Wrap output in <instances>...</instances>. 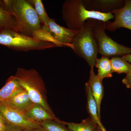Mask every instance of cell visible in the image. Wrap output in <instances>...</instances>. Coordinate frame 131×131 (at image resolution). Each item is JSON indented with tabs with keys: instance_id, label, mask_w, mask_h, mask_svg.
Returning a JSON list of instances; mask_svg holds the SVG:
<instances>
[{
	"instance_id": "obj_1",
	"label": "cell",
	"mask_w": 131,
	"mask_h": 131,
	"mask_svg": "<svg viewBox=\"0 0 131 131\" xmlns=\"http://www.w3.org/2000/svg\"><path fill=\"white\" fill-rule=\"evenodd\" d=\"M62 18L68 28L78 31L86 20L94 19L106 22L114 18L112 13L105 14L88 10L83 0H66L62 6Z\"/></svg>"
},
{
	"instance_id": "obj_2",
	"label": "cell",
	"mask_w": 131,
	"mask_h": 131,
	"mask_svg": "<svg viewBox=\"0 0 131 131\" xmlns=\"http://www.w3.org/2000/svg\"><path fill=\"white\" fill-rule=\"evenodd\" d=\"M14 76L27 91L34 103L39 104L49 113L55 115L47 102L43 80L37 71L33 69L18 68Z\"/></svg>"
},
{
	"instance_id": "obj_3",
	"label": "cell",
	"mask_w": 131,
	"mask_h": 131,
	"mask_svg": "<svg viewBox=\"0 0 131 131\" xmlns=\"http://www.w3.org/2000/svg\"><path fill=\"white\" fill-rule=\"evenodd\" d=\"M95 19H89L77 32L72 43L73 50L78 56L94 67L98 53L97 41L93 30Z\"/></svg>"
},
{
	"instance_id": "obj_4",
	"label": "cell",
	"mask_w": 131,
	"mask_h": 131,
	"mask_svg": "<svg viewBox=\"0 0 131 131\" xmlns=\"http://www.w3.org/2000/svg\"><path fill=\"white\" fill-rule=\"evenodd\" d=\"M11 13L16 19L18 31L33 38L43 25L34 8L27 0H13Z\"/></svg>"
},
{
	"instance_id": "obj_5",
	"label": "cell",
	"mask_w": 131,
	"mask_h": 131,
	"mask_svg": "<svg viewBox=\"0 0 131 131\" xmlns=\"http://www.w3.org/2000/svg\"><path fill=\"white\" fill-rule=\"evenodd\" d=\"M0 45L21 51L43 50L58 47L53 42L39 40L8 28H0Z\"/></svg>"
},
{
	"instance_id": "obj_6",
	"label": "cell",
	"mask_w": 131,
	"mask_h": 131,
	"mask_svg": "<svg viewBox=\"0 0 131 131\" xmlns=\"http://www.w3.org/2000/svg\"><path fill=\"white\" fill-rule=\"evenodd\" d=\"M105 30V22L95 19L93 30L98 44V53L108 58L131 54V48L113 40L106 34Z\"/></svg>"
},
{
	"instance_id": "obj_7",
	"label": "cell",
	"mask_w": 131,
	"mask_h": 131,
	"mask_svg": "<svg viewBox=\"0 0 131 131\" xmlns=\"http://www.w3.org/2000/svg\"><path fill=\"white\" fill-rule=\"evenodd\" d=\"M0 116L6 123L23 129H35L40 127L39 123L31 120L22 112L6 102H0Z\"/></svg>"
},
{
	"instance_id": "obj_8",
	"label": "cell",
	"mask_w": 131,
	"mask_h": 131,
	"mask_svg": "<svg viewBox=\"0 0 131 131\" xmlns=\"http://www.w3.org/2000/svg\"><path fill=\"white\" fill-rule=\"evenodd\" d=\"M42 29L49 33L59 47L68 46L73 49L72 43L78 31L59 25L50 18L48 26H43Z\"/></svg>"
},
{
	"instance_id": "obj_9",
	"label": "cell",
	"mask_w": 131,
	"mask_h": 131,
	"mask_svg": "<svg viewBox=\"0 0 131 131\" xmlns=\"http://www.w3.org/2000/svg\"><path fill=\"white\" fill-rule=\"evenodd\" d=\"M114 15V21L105 22L106 30L114 31L124 27L131 30V0L125 1L124 6L112 13Z\"/></svg>"
},
{
	"instance_id": "obj_10",
	"label": "cell",
	"mask_w": 131,
	"mask_h": 131,
	"mask_svg": "<svg viewBox=\"0 0 131 131\" xmlns=\"http://www.w3.org/2000/svg\"><path fill=\"white\" fill-rule=\"evenodd\" d=\"M88 10L102 13H112L124 6L125 1L121 0H83Z\"/></svg>"
},
{
	"instance_id": "obj_11",
	"label": "cell",
	"mask_w": 131,
	"mask_h": 131,
	"mask_svg": "<svg viewBox=\"0 0 131 131\" xmlns=\"http://www.w3.org/2000/svg\"><path fill=\"white\" fill-rule=\"evenodd\" d=\"M87 83L90 87L92 95L97 105L98 115L101 118V105L104 95V88L102 81L95 74L93 66L90 67L89 80Z\"/></svg>"
},
{
	"instance_id": "obj_12",
	"label": "cell",
	"mask_w": 131,
	"mask_h": 131,
	"mask_svg": "<svg viewBox=\"0 0 131 131\" xmlns=\"http://www.w3.org/2000/svg\"><path fill=\"white\" fill-rule=\"evenodd\" d=\"M24 113L29 119L38 123L50 120L61 121L55 115L49 113L42 106L36 103H33Z\"/></svg>"
},
{
	"instance_id": "obj_13",
	"label": "cell",
	"mask_w": 131,
	"mask_h": 131,
	"mask_svg": "<svg viewBox=\"0 0 131 131\" xmlns=\"http://www.w3.org/2000/svg\"><path fill=\"white\" fill-rule=\"evenodd\" d=\"M5 101L24 113L34 103L28 93L25 89L17 93Z\"/></svg>"
},
{
	"instance_id": "obj_14",
	"label": "cell",
	"mask_w": 131,
	"mask_h": 131,
	"mask_svg": "<svg viewBox=\"0 0 131 131\" xmlns=\"http://www.w3.org/2000/svg\"><path fill=\"white\" fill-rule=\"evenodd\" d=\"M85 91L87 96V108L90 117L98 125L101 131H106L101 122V118L98 115V109L96 102L92 95L90 87L88 83L85 84Z\"/></svg>"
},
{
	"instance_id": "obj_15",
	"label": "cell",
	"mask_w": 131,
	"mask_h": 131,
	"mask_svg": "<svg viewBox=\"0 0 131 131\" xmlns=\"http://www.w3.org/2000/svg\"><path fill=\"white\" fill-rule=\"evenodd\" d=\"M24 89L15 77L11 76L8 79L5 85L0 89V102L7 100Z\"/></svg>"
},
{
	"instance_id": "obj_16",
	"label": "cell",
	"mask_w": 131,
	"mask_h": 131,
	"mask_svg": "<svg viewBox=\"0 0 131 131\" xmlns=\"http://www.w3.org/2000/svg\"><path fill=\"white\" fill-rule=\"evenodd\" d=\"M95 66L98 69L96 75L101 81H102L104 78L112 77V70L109 58L102 56L100 58H96Z\"/></svg>"
},
{
	"instance_id": "obj_17",
	"label": "cell",
	"mask_w": 131,
	"mask_h": 131,
	"mask_svg": "<svg viewBox=\"0 0 131 131\" xmlns=\"http://www.w3.org/2000/svg\"><path fill=\"white\" fill-rule=\"evenodd\" d=\"M64 124L71 131H95L98 127L90 117L83 120L80 123L64 122Z\"/></svg>"
},
{
	"instance_id": "obj_18",
	"label": "cell",
	"mask_w": 131,
	"mask_h": 131,
	"mask_svg": "<svg viewBox=\"0 0 131 131\" xmlns=\"http://www.w3.org/2000/svg\"><path fill=\"white\" fill-rule=\"evenodd\" d=\"M11 28L18 31V25L14 16L0 5V28Z\"/></svg>"
},
{
	"instance_id": "obj_19",
	"label": "cell",
	"mask_w": 131,
	"mask_h": 131,
	"mask_svg": "<svg viewBox=\"0 0 131 131\" xmlns=\"http://www.w3.org/2000/svg\"><path fill=\"white\" fill-rule=\"evenodd\" d=\"M110 63L113 73L127 74L131 71V64L122 57H113L110 59Z\"/></svg>"
},
{
	"instance_id": "obj_20",
	"label": "cell",
	"mask_w": 131,
	"mask_h": 131,
	"mask_svg": "<svg viewBox=\"0 0 131 131\" xmlns=\"http://www.w3.org/2000/svg\"><path fill=\"white\" fill-rule=\"evenodd\" d=\"M32 5L43 26H48L50 18L46 12L41 0H27Z\"/></svg>"
},
{
	"instance_id": "obj_21",
	"label": "cell",
	"mask_w": 131,
	"mask_h": 131,
	"mask_svg": "<svg viewBox=\"0 0 131 131\" xmlns=\"http://www.w3.org/2000/svg\"><path fill=\"white\" fill-rule=\"evenodd\" d=\"M64 121L53 120L39 122L40 126L46 131H71L65 126Z\"/></svg>"
},
{
	"instance_id": "obj_22",
	"label": "cell",
	"mask_w": 131,
	"mask_h": 131,
	"mask_svg": "<svg viewBox=\"0 0 131 131\" xmlns=\"http://www.w3.org/2000/svg\"><path fill=\"white\" fill-rule=\"evenodd\" d=\"M4 131H24V129L19 127L11 125L6 122V128Z\"/></svg>"
},
{
	"instance_id": "obj_23",
	"label": "cell",
	"mask_w": 131,
	"mask_h": 131,
	"mask_svg": "<svg viewBox=\"0 0 131 131\" xmlns=\"http://www.w3.org/2000/svg\"><path fill=\"white\" fill-rule=\"evenodd\" d=\"M122 82L127 88L131 89V71L126 74L125 77L122 80Z\"/></svg>"
},
{
	"instance_id": "obj_24",
	"label": "cell",
	"mask_w": 131,
	"mask_h": 131,
	"mask_svg": "<svg viewBox=\"0 0 131 131\" xmlns=\"http://www.w3.org/2000/svg\"><path fill=\"white\" fill-rule=\"evenodd\" d=\"M6 128V122L0 116V131H5Z\"/></svg>"
},
{
	"instance_id": "obj_25",
	"label": "cell",
	"mask_w": 131,
	"mask_h": 131,
	"mask_svg": "<svg viewBox=\"0 0 131 131\" xmlns=\"http://www.w3.org/2000/svg\"><path fill=\"white\" fill-rule=\"evenodd\" d=\"M122 57L125 61H127L129 63H131V54H126L122 56Z\"/></svg>"
},
{
	"instance_id": "obj_26",
	"label": "cell",
	"mask_w": 131,
	"mask_h": 131,
	"mask_svg": "<svg viewBox=\"0 0 131 131\" xmlns=\"http://www.w3.org/2000/svg\"><path fill=\"white\" fill-rule=\"evenodd\" d=\"M24 131H45L43 127L40 126L38 128L35 129H24Z\"/></svg>"
},
{
	"instance_id": "obj_27",
	"label": "cell",
	"mask_w": 131,
	"mask_h": 131,
	"mask_svg": "<svg viewBox=\"0 0 131 131\" xmlns=\"http://www.w3.org/2000/svg\"><path fill=\"white\" fill-rule=\"evenodd\" d=\"M95 131H101V129H100V128H99V127H97V128H96V129H95Z\"/></svg>"
},
{
	"instance_id": "obj_28",
	"label": "cell",
	"mask_w": 131,
	"mask_h": 131,
	"mask_svg": "<svg viewBox=\"0 0 131 131\" xmlns=\"http://www.w3.org/2000/svg\"><path fill=\"white\" fill-rule=\"evenodd\" d=\"M44 131H46V130H45L44 129Z\"/></svg>"
}]
</instances>
